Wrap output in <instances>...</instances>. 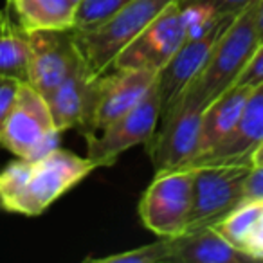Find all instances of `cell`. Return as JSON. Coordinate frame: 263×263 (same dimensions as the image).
Here are the masks:
<instances>
[{
    "mask_svg": "<svg viewBox=\"0 0 263 263\" xmlns=\"http://www.w3.org/2000/svg\"><path fill=\"white\" fill-rule=\"evenodd\" d=\"M96 170L88 157L56 148L38 159H18L0 172V208L38 216Z\"/></svg>",
    "mask_w": 263,
    "mask_h": 263,
    "instance_id": "6da1fadb",
    "label": "cell"
},
{
    "mask_svg": "<svg viewBox=\"0 0 263 263\" xmlns=\"http://www.w3.org/2000/svg\"><path fill=\"white\" fill-rule=\"evenodd\" d=\"M258 45L259 38L256 31V4H252L241 15H238L234 22L223 31L220 40L213 47L205 65L197 74V78L184 88V92L177 98L175 103L191 105L204 110L220 94L236 85L238 78L245 70Z\"/></svg>",
    "mask_w": 263,
    "mask_h": 263,
    "instance_id": "7a4b0ae2",
    "label": "cell"
},
{
    "mask_svg": "<svg viewBox=\"0 0 263 263\" xmlns=\"http://www.w3.org/2000/svg\"><path fill=\"white\" fill-rule=\"evenodd\" d=\"M175 0H132L99 26L74 31V44L92 78H99L112 67L114 60L154 18Z\"/></svg>",
    "mask_w": 263,
    "mask_h": 263,
    "instance_id": "3957f363",
    "label": "cell"
},
{
    "mask_svg": "<svg viewBox=\"0 0 263 263\" xmlns=\"http://www.w3.org/2000/svg\"><path fill=\"white\" fill-rule=\"evenodd\" d=\"M252 164H202L193 170V204L187 231L213 226L243 204L245 184Z\"/></svg>",
    "mask_w": 263,
    "mask_h": 263,
    "instance_id": "277c9868",
    "label": "cell"
},
{
    "mask_svg": "<svg viewBox=\"0 0 263 263\" xmlns=\"http://www.w3.org/2000/svg\"><path fill=\"white\" fill-rule=\"evenodd\" d=\"M157 72L146 69H108L94 78L88 110L80 132L94 136L137 106L155 87Z\"/></svg>",
    "mask_w": 263,
    "mask_h": 263,
    "instance_id": "5b68a950",
    "label": "cell"
},
{
    "mask_svg": "<svg viewBox=\"0 0 263 263\" xmlns=\"http://www.w3.org/2000/svg\"><path fill=\"white\" fill-rule=\"evenodd\" d=\"M60 136L47 99L29 83H22L0 136V146L18 159H38L58 148Z\"/></svg>",
    "mask_w": 263,
    "mask_h": 263,
    "instance_id": "8992f818",
    "label": "cell"
},
{
    "mask_svg": "<svg viewBox=\"0 0 263 263\" xmlns=\"http://www.w3.org/2000/svg\"><path fill=\"white\" fill-rule=\"evenodd\" d=\"M193 204V170L155 173L139 202V216L159 238H175L187 231Z\"/></svg>",
    "mask_w": 263,
    "mask_h": 263,
    "instance_id": "52a82bcc",
    "label": "cell"
},
{
    "mask_svg": "<svg viewBox=\"0 0 263 263\" xmlns=\"http://www.w3.org/2000/svg\"><path fill=\"white\" fill-rule=\"evenodd\" d=\"M161 119V99L157 88L137 106L121 116L94 136H87V157L96 168L114 166L117 159L137 144H148Z\"/></svg>",
    "mask_w": 263,
    "mask_h": 263,
    "instance_id": "ba28073f",
    "label": "cell"
},
{
    "mask_svg": "<svg viewBox=\"0 0 263 263\" xmlns=\"http://www.w3.org/2000/svg\"><path fill=\"white\" fill-rule=\"evenodd\" d=\"M184 42L186 27L180 6L175 0L117 54L110 69H146L159 72Z\"/></svg>",
    "mask_w": 263,
    "mask_h": 263,
    "instance_id": "9c48e42d",
    "label": "cell"
},
{
    "mask_svg": "<svg viewBox=\"0 0 263 263\" xmlns=\"http://www.w3.org/2000/svg\"><path fill=\"white\" fill-rule=\"evenodd\" d=\"M202 108L191 105L170 106L159 119L161 130H155L148 143L152 164L155 173L170 170L187 168L198 155V139H200Z\"/></svg>",
    "mask_w": 263,
    "mask_h": 263,
    "instance_id": "30bf717a",
    "label": "cell"
},
{
    "mask_svg": "<svg viewBox=\"0 0 263 263\" xmlns=\"http://www.w3.org/2000/svg\"><path fill=\"white\" fill-rule=\"evenodd\" d=\"M81 54L70 31H34L29 33V81L47 98L76 67Z\"/></svg>",
    "mask_w": 263,
    "mask_h": 263,
    "instance_id": "8fae6325",
    "label": "cell"
},
{
    "mask_svg": "<svg viewBox=\"0 0 263 263\" xmlns=\"http://www.w3.org/2000/svg\"><path fill=\"white\" fill-rule=\"evenodd\" d=\"M234 20L223 22L215 31L202 38H195V40H186L175 54L170 58V62L162 67L157 72V81H155V88H157L159 99H161V116L177 101L184 88L197 78V74L205 65L209 54H211L213 47L223 31L233 24Z\"/></svg>",
    "mask_w": 263,
    "mask_h": 263,
    "instance_id": "7c38bea8",
    "label": "cell"
},
{
    "mask_svg": "<svg viewBox=\"0 0 263 263\" xmlns=\"http://www.w3.org/2000/svg\"><path fill=\"white\" fill-rule=\"evenodd\" d=\"M263 141V83L254 87L247 98L243 112L236 128L229 136L205 154L198 155L187 168H197L202 164H251V155L254 148Z\"/></svg>",
    "mask_w": 263,
    "mask_h": 263,
    "instance_id": "4fadbf2b",
    "label": "cell"
},
{
    "mask_svg": "<svg viewBox=\"0 0 263 263\" xmlns=\"http://www.w3.org/2000/svg\"><path fill=\"white\" fill-rule=\"evenodd\" d=\"M172 263H249L247 252L234 247L213 226L170 238Z\"/></svg>",
    "mask_w": 263,
    "mask_h": 263,
    "instance_id": "5bb4252c",
    "label": "cell"
},
{
    "mask_svg": "<svg viewBox=\"0 0 263 263\" xmlns=\"http://www.w3.org/2000/svg\"><path fill=\"white\" fill-rule=\"evenodd\" d=\"M92 81L94 78L90 76L83 58H81L69 72V76L45 98L54 126L62 134L69 128L81 126L88 110Z\"/></svg>",
    "mask_w": 263,
    "mask_h": 263,
    "instance_id": "9a60e30c",
    "label": "cell"
},
{
    "mask_svg": "<svg viewBox=\"0 0 263 263\" xmlns=\"http://www.w3.org/2000/svg\"><path fill=\"white\" fill-rule=\"evenodd\" d=\"M251 90H252L251 87L233 85L229 90L220 94L215 101L205 106L204 112H202L198 155L205 154L211 148H215L218 143H222L231 132L236 128Z\"/></svg>",
    "mask_w": 263,
    "mask_h": 263,
    "instance_id": "2e32d148",
    "label": "cell"
},
{
    "mask_svg": "<svg viewBox=\"0 0 263 263\" xmlns=\"http://www.w3.org/2000/svg\"><path fill=\"white\" fill-rule=\"evenodd\" d=\"M213 227L254 261L263 259V198L243 202Z\"/></svg>",
    "mask_w": 263,
    "mask_h": 263,
    "instance_id": "e0dca14e",
    "label": "cell"
},
{
    "mask_svg": "<svg viewBox=\"0 0 263 263\" xmlns=\"http://www.w3.org/2000/svg\"><path fill=\"white\" fill-rule=\"evenodd\" d=\"M76 8L72 0H6V9L27 33L74 29Z\"/></svg>",
    "mask_w": 263,
    "mask_h": 263,
    "instance_id": "ac0fdd59",
    "label": "cell"
},
{
    "mask_svg": "<svg viewBox=\"0 0 263 263\" xmlns=\"http://www.w3.org/2000/svg\"><path fill=\"white\" fill-rule=\"evenodd\" d=\"M0 76L29 81V33L8 9H0Z\"/></svg>",
    "mask_w": 263,
    "mask_h": 263,
    "instance_id": "d6986e66",
    "label": "cell"
},
{
    "mask_svg": "<svg viewBox=\"0 0 263 263\" xmlns=\"http://www.w3.org/2000/svg\"><path fill=\"white\" fill-rule=\"evenodd\" d=\"M85 261L94 263H172V245L170 238H159L154 243L143 247L130 249V251L117 252V254L101 256V258H85Z\"/></svg>",
    "mask_w": 263,
    "mask_h": 263,
    "instance_id": "ffe728a7",
    "label": "cell"
},
{
    "mask_svg": "<svg viewBox=\"0 0 263 263\" xmlns=\"http://www.w3.org/2000/svg\"><path fill=\"white\" fill-rule=\"evenodd\" d=\"M180 6L184 18V27H186V40H195V38H202L205 34H209L211 31H215L218 26H222L223 22H229V16H220L213 11L211 8L198 4H187Z\"/></svg>",
    "mask_w": 263,
    "mask_h": 263,
    "instance_id": "44dd1931",
    "label": "cell"
},
{
    "mask_svg": "<svg viewBox=\"0 0 263 263\" xmlns=\"http://www.w3.org/2000/svg\"><path fill=\"white\" fill-rule=\"evenodd\" d=\"M132 0H80L76 8L74 31H87L105 22Z\"/></svg>",
    "mask_w": 263,
    "mask_h": 263,
    "instance_id": "7402d4cb",
    "label": "cell"
},
{
    "mask_svg": "<svg viewBox=\"0 0 263 263\" xmlns=\"http://www.w3.org/2000/svg\"><path fill=\"white\" fill-rule=\"evenodd\" d=\"M177 2L182 6H187V4L205 6V8H211L213 11L220 16L236 18V16L241 15L247 8L256 4L258 0H177Z\"/></svg>",
    "mask_w": 263,
    "mask_h": 263,
    "instance_id": "603a6c76",
    "label": "cell"
},
{
    "mask_svg": "<svg viewBox=\"0 0 263 263\" xmlns=\"http://www.w3.org/2000/svg\"><path fill=\"white\" fill-rule=\"evenodd\" d=\"M20 85H22V81L15 80V78L0 76V136H2L6 123H8L13 106L16 103Z\"/></svg>",
    "mask_w": 263,
    "mask_h": 263,
    "instance_id": "cb8c5ba5",
    "label": "cell"
},
{
    "mask_svg": "<svg viewBox=\"0 0 263 263\" xmlns=\"http://www.w3.org/2000/svg\"><path fill=\"white\" fill-rule=\"evenodd\" d=\"M259 83H263V42L258 45L252 58L249 60L245 70L241 72V76L236 81V85H243V87H251V88L258 87Z\"/></svg>",
    "mask_w": 263,
    "mask_h": 263,
    "instance_id": "d4e9b609",
    "label": "cell"
},
{
    "mask_svg": "<svg viewBox=\"0 0 263 263\" xmlns=\"http://www.w3.org/2000/svg\"><path fill=\"white\" fill-rule=\"evenodd\" d=\"M259 198H263V164L251 168V173L247 177V184H245L243 202L259 200Z\"/></svg>",
    "mask_w": 263,
    "mask_h": 263,
    "instance_id": "484cf974",
    "label": "cell"
},
{
    "mask_svg": "<svg viewBox=\"0 0 263 263\" xmlns=\"http://www.w3.org/2000/svg\"><path fill=\"white\" fill-rule=\"evenodd\" d=\"M256 31H258L259 44L263 42V0L256 2Z\"/></svg>",
    "mask_w": 263,
    "mask_h": 263,
    "instance_id": "4316f807",
    "label": "cell"
},
{
    "mask_svg": "<svg viewBox=\"0 0 263 263\" xmlns=\"http://www.w3.org/2000/svg\"><path fill=\"white\" fill-rule=\"evenodd\" d=\"M251 164L252 166L263 164V141L258 144V146L254 148V152H252V155H251Z\"/></svg>",
    "mask_w": 263,
    "mask_h": 263,
    "instance_id": "83f0119b",
    "label": "cell"
},
{
    "mask_svg": "<svg viewBox=\"0 0 263 263\" xmlns=\"http://www.w3.org/2000/svg\"><path fill=\"white\" fill-rule=\"evenodd\" d=\"M72 2H74V4H76V6L80 4V0H72Z\"/></svg>",
    "mask_w": 263,
    "mask_h": 263,
    "instance_id": "f1b7e54d",
    "label": "cell"
}]
</instances>
